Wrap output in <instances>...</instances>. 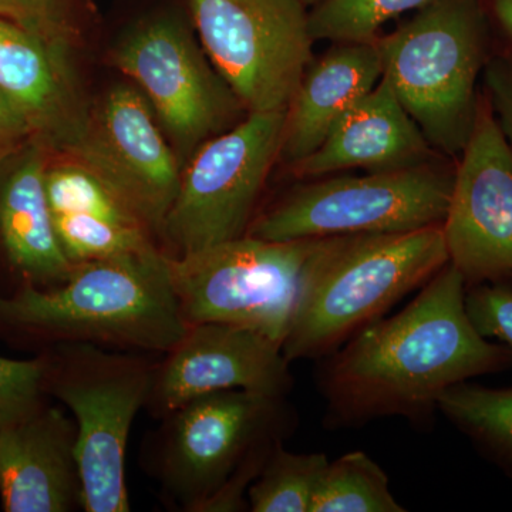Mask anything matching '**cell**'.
<instances>
[{"instance_id": "6da1fadb", "label": "cell", "mask_w": 512, "mask_h": 512, "mask_svg": "<svg viewBox=\"0 0 512 512\" xmlns=\"http://www.w3.org/2000/svg\"><path fill=\"white\" fill-rule=\"evenodd\" d=\"M466 289L448 262L402 311L375 320L318 360L326 427L357 429L402 417L424 429L448 387L510 370L512 350L483 338L468 319Z\"/></svg>"}, {"instance_id": "7a4b0ae2", "label": "cell", "mask_w": 512, "mask_h": 512, "mask_svg": "<svg viewBox=\"0 0 512 512\" xmlns=\"http://www.w3.org/2000/svg\"><path fill=\"white\" fill-rule=\"evenodd\" d=\"M296 429L288 396L205 394L161 417L144 440L141 463L173 510L245 511L249 485Z\"/></svg>"}, {"instance_id": "3957f363", "label": "cell", "mask_w": 512, "mask_h": 512, "mask_svg": "<svg viewBox=\"0 0 512 512\" xmlns=\"http://www.w3.org/2000/svg\"><path fill=\"white\" fill-rule=\"evenodd\" d=\"M0 325L55 343L163 355L188 325L161 247L73 266L63 284L0 296Z\"/></svg>"}, {"instance_id": "277c9868", "label": "cell", "mask_w": 512, "mask_h": 512, "mask_svg": "<svg viewBox=\"0 0 512 512\" xmlns=\"http://www.w3.org/2000/svg\"><path fill=\"white\" fill-rule=\"evenodd\" d=\"M450 262L441 225L323 238L309 266L282 353L320 360Z\"/></svg>"}, {"instance_id": "5b68a950", "label": "cell", "mask_w": 512, "mask_h": 512, "mask_svg": "<svg viewBox=\"0 0 512 512\" xmlns=\"http://www.w3.org/2000/svg\"><path fill=\"white\" fill-rule=\"evenodd\" d=\"M383 77L434 151L458 160L476 124L478 79L497 39L485 0H433L377 37Z\"/></svg>"}, {"instance_id": "8992f818", "label": "cell", "mask_w": 512, "mask_h": 512, "mask_svg": "<svg viewBox=\"0 0 512 512\" xmlns=\"http://www.w3.org/2000/svg\"><path fill=\"white\" fill-rule=\"evenodd\" d=\"M43 357L45 392L70 410L76 424L83 511H130L128 439L146 409L157 360L92 343H57Z\"/></svg>"}, {"instance_id": "52a82bcc", "label": "cell", "mask_w": 512, "mask_h": 512, "mask_svg": "<svg viewBox=\"0 0 512 512\" xmlns=\"http://www.w3.org/2000/svg\"><path fill=\"white\" fill-rule=\"evenodd\" d=\"M446 160L450 158L403 170L311 178L256 214L247 235L296 241L441 225L456 177V164Z\"/></svg>"}, {"instance_id": "ba28073f", "label": "cell", "mask_w": 512, "mask_h": 512, "mask_svg": "<svg viewBox=\"0 0 512 512\" xmlns=\"http://www.w3.org/2000/svg\"><path fill=\"white\" fill-rule=\"evenodd\" d=\"M322 241H268L244 235L191 254H168L185 323L241 326L282 346Z\"/></svg>"}, {"instance_id": "9c48e42d", "label": "cell", "mask_w": 512, "mask_h": 512, "mask_svg": "<svg viewBox=\"0 0 512 512\" xmlns=\"http://www.w3.org/2000/svg\"><path fill=\"white\" fill-rule=\"evenodd\" d=\"M285 111L248 113L192 154L161 229L167 254H191L248 234L278 163Z\"/></svg>"}, {"instance_id": "30bf717a", "label": "cell", "mask_w": 512, "mask_h": 512, "mask_svg": "<svg viewBox=\"0 0 512 512\" xmlns=\"http://www.w3.org/2000/svg\"><path fill=\"white\" fill-rule=\"evenodd\" d=\"M109 62L146 96L183 165L247 113L200 40L173 16L147 19L128 30L111 47Z\"/></svg>"}, {"instance_id": "8fae6325", "label": "cell", "mask_w": 512, "mask_h": 512, "mask_svg": "<svg viewBox=\"0 0 512 512\" xmlns=\"http://www.w3.org/2000/svg\"><path fill=\"white\" fill-rule=\"evenodd\" d=\"M198 40L247 113L285 111L313 60L301 0H187Z\"/></svg>"}, {"instance_id": "7c38bea8", "label": "cell", "mask_w": 512, "mask_h": 512, "mask_svg": "<svg viewBox=\"0 0 512 512\" xmlns=\"http://www.w3.org/2000/svg\"><path fill=\"white\" fill-rule=\"evenodd\" d=\"M66 158L109 185L160 242L184 165L136 86L117 84L93 104L86 134Z\"/></svg>"}, {"instance_id": "4fadbf2b", "label": "cell", "mask_w": 512, "mask_h": 512, "mask_svg": "<svg viewBox=\"0 0 512 512\" xmlns=\"http://www.w3.org/2000/svg\"><path fill=\"white\" fill-rule=\"evenodd\" d=\"M441 228L466 288L512 281V148L484 93Z\"/></svg>"}, {"instance_id": "5bb4252c", "label": "cell", "mask_w": 512, "mask_h": 512, "mask_svg": "<svg viewBox=\"0 0 512 512\" xmlns=\"http://www.w3.org/2000/svg\"><path fill=\"white\" fill-rule=\"evenodd\" d=\"M293 384L291 362L275 340L228 323H198L157 360L144 410L160 420L205 394L248 390L288 396Z\"/></svg>"}, {"instance_id": "9a60e30c", "label": "cell", "mask_w": 512, "mask_h": 512, "mask_svg": "<svg viewBox=\"0 0 512 512\" xmlns=\"http://www.w3.org/2000/svg\"><path fill=\"white\" fill-rule=\"evenodd\" d=\"M0 92L23 111L50 153L69 157L89 126L93 104L72 52L0 18Z\"/></svg>"}, {"instance_id": "2e32d148", "label": "cell", "mask_w": 512, "mask_h": 512, "mask_svg": "<svg viewBox=\"0 0 512 512\" xmlns=\"http://www.w3.org/2000/svg\"><path fill=\"white\" fill-rule=\"evenodd\" d=\"M76 441L73 419L43 403L0 429L3 511H83Z\"/></svg>"}, {"instance_id": "e0dca14e", "label": "cell", "mask_w": 512, "mask_h": 512, "mask_svg": "<svg viewBox=\"0 0 512 512\" xmlns=\"http://www.w3.org/2000/svg\"><path fill=\"white\" fill-rule=\"evenodd\" d=\"M53 154L30 137L0 150V251L28 285L63 284L73 264L57 241L46 194Z\"/></svg>"}, {"instance_id": "ac0fdd59", "label": "cell", "mask_w": 512, "mask_h": 512, "mask_svg": "<svg viewBox=\"0 0 512 512\" xmlns=\"http://www.w3.org/2000/svg\"><path fill=\"white\" fill-rule=\"evenodd\" d=\"M444 157L434 151L392 84L382 76L330 131L322 146L291 168L303 180L363 168L367 173L403 170Z\"/></svg>"}, {"instance_id": "d6986e66", "label": "cell", "mask_w": 512, "mask_h": 512, "mask_svg": "<svg viewBox=\"0 0 512 512\" xmlns=\"http://www.w3.org/2000/svg\"><path fill=\"white\" fill-rule=\"evenodd\" d=\"M383 76L375 42L335 43L312 60L285 111L278 163L295 167L315 153L340 119L372 92Z\"/></svg>"}, {"instance_id": "ffe728a7", "label": "cell", "mask_w": 512, "mask_h": 512, "mask_svg": "<svg viewBox=\"0 0 512 512\" xmlns=\"http://www.w3.org/2000/svg\"><path fill=\"white\" fill-rule=\"evenodd\" d=\"M437 409L481 457L512 478V386L457 383L441 394Z\"/></svg>"}, {"instance_id": "44dd1931", "label": "cell", "mask_w": 512, "mask_h": 512, "mask_svg": "<svg viewBox=\"0 0 512 512\" xmlns=\"http://www.w3.org/2000/svg\"><path fill=\"white\" fill-rule=\"evenodd\" d=\"M382 467L365 451L329 461L320 477L311 512H404Z\"/></svg>"}, {"instance_id": "7402d4cb", "label": "cell", "mask_w": 512, "mask_h": 512, "mask_svg": "<svg viewBox=\"0 0 512 512\" xmlns=\"http://www.w3.org/2000/svg\"><path fill=\"white\" fill-rule=\"evenodd\" d=\"M323 453L296 454L278 444L259 476L249 485L252 512H311L313 495L328 466Z\"/></svg>"}, {"instance_id": "603a6c76", "label": "cell", "mask_w": 512, "mask_h": 512, "mask_svg": "<svg viewBox=\"0 0 512 512\" xmlns=\"http://www.w3.org/2000/svg\"><path fill=\"white\" fill-rule=\"evenodd\" d=\"M57 241L73 265L161 247L148 229L90 214H53Z\"/></svg>"}, {"instance_id": "cb8c5ba5", "label": "cell", "mask_w": 512, "mask_h": 512, "mask_svg": "<svg viewBox=\"0 0 512 512\" xmlns=\"http://www.w3.org/2000/svg\"><path fill=\"white\" fill-rule=\"evenodd\" d=\"M431 2L433 0H323L309 9V29L315 42H375L384 23Z\"/></svg>"}, {"instance_id": "d4e9b609", "label": "cell", "mask_w": 512, "mask_h": 512, "mask_svg": "<svg viewBox=\"0 0 512 512\" xmlns=\"http://www.w3.org/2000/svg\"><path fill=\"white\" fill-rule=\"evenodd\" d=\"M45 357L15 360L0 356V429L22 419L42 402Z\"/></svg>"}, {"instance_id": "484cf974", "label": "cell", "mask_w": 512, "mask_h": 512, "mask_svg": "<svg viewBox=\"0 0 512 512\" xmlns=\"http://www.w3.org/2000/svg\"><path fill=\"white\" fill-rule=\"evenodd\" d=\"M0 18L70 52L79 45V30L64 15L59 0H0Z\"/></svg>"}, {"instance_id": "4316f807", "label": "cell", "mask_w": 512, "mask_h": 512, "mask_svg": "<svg viewBox=\"0 0 512 512\" xmlns=\"http://www.w3.org/2000/svg\"><path fill=\"white\" fill-rule=\"evenodd\" d=\"M468 319L483 338L497 340L512 350V281L481 284L466 289Z\"/></svg>"}, {"instance_id": "83f0119b", "label": "cell", "mask_w": 512, "mask_h": 512, "mask_svg": "<svg viewBox=\"0 0 512 512\" xmlns=\"http://www.w3.org/2000/svg\"><path fill=\"white\" fill-rule=\"evenodd\" d=\"M484 96L512 148V52L497 42L483 72Z\"/></svg>"}, {"instance_id": "f1b7e54d", "label": "cell", "mask_w": 512, "mask_h": 512, "mask_svg": "<svg viewBox=\"0 0 512 512\" xmlns=\"http://www.w3.org/2000/svg\"><path fill=\"white\" fill-rule=\"evenodd\" d=\"M35 137L32 124L9 97L0 92V150Z\"/></svg>"}, {"instance_id": "f546056e", "label": "cell", "mask_w": 512, "mask_h": 512, "mask_svg": "<svg viewBox=\"0 0 512 512\" xmlns=\"http://www.w3.org/2000/svg\"><path fill=\"white\" fill-rule=\"evenodd\" d=\"M495 32L503 39L505 49L512 52V0H485Z\"/></svg>"}, {"instance_id": "4dcf8cb0", "label": "cell", "mask_w": 512, "mask_h": 512, "mask_svg": "<svg viewBox=\"0 0 512 512\" xmlns=\"http://www.w3.org/2000/svg\"><path fill=\"white\" fill-rule=\"evenodd\" d=\"M320 2H323V0H301L302 5L306 6L308 9L315 8Z\"/></svg>"}]
</instances>
